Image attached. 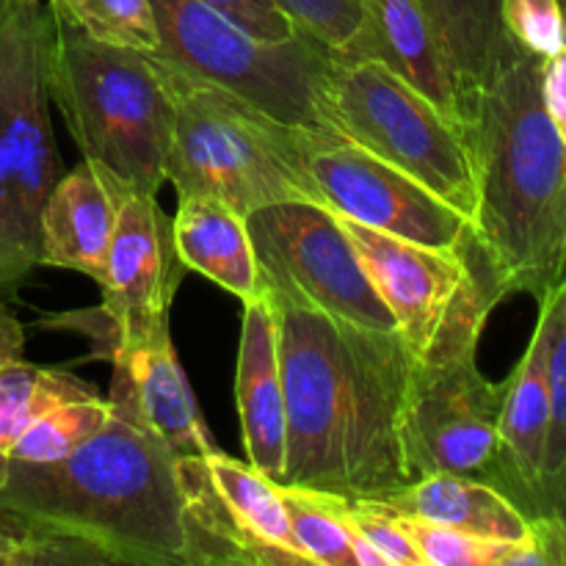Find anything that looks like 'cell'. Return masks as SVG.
Segmentation results:
<instances>
[{"label": "cell", "instance_id": "8d00e7d4", "mask_svg": "<svg viewBox=\"0 0 566 566\" xmlns=\"http://www.w3.org/2000/svg\"><path fill=\"white\" fill-rule=\"evenodd\" d=\"M6 468H9V459L0 453V486H3V481H6Z\"/></svg>", "mask_w": 566, "mask_h": 566}, {"label": "cell", "instance_id": "e0dca14e", "mask_svg": "<svg viewBox=\"0 0 566 566\" xmlns=\"http://www.w3.org/2000/svg\"><path fill=\"white\" fill-rule=\"evenodd\" d=\"M177 199L180 205L171 219V235L182 265L208 276L241 302L258 298L263 282L247 219L210 193H186Z\"/></svg>", "mask_w": 566, "mask_h": 566}, {"label": "cell", "instance_id": "4316f807", "mask_svg": "<svg viewBox=\"0 0 566 566\" xmlns=\"http://www.w3.org/2000/svg\"><path fill=\"white\" fill-rule=\"evenodd\" d=\"M111 418L108 396L75 398L50 407L28 423V429L11 446V462H59L92 440Z\"/></svg>", "mask_w": 566, "mask_h": 566}, {"label": "cell", "instance_id": "9c48e42d", "mask_svg": "<svg viewBox=\"0 0 566 566\" xmlns=\"http://www.w3.org/2000/svg\"><path fill=\"white\" fill-rule=\"evenodd\" d=\"M329 114L337 133L475 219L479 182L464 127L381 61H332Z\"/></svg>", "mask_w": 566, "mask_h": 566}, {"label": "cell", "instance_id": "d6986e66", "mask_svg": "<svg viewBox=\"0 0 566 566\" xmlns=\"http://www.w3.org/2000/svg\"><path fill=\"white\" fill-rule=\"evenodd\" d=\"M547 346L551 329L539 313L534 337L523 359L506 379L501 407V442L509 468L523 486L520 512L531 517L534 512L536 481L545 473L547 434H551V376H547Z\"/></svg>", "mask_w": 566, "mask_h": 566}, {"label": "cell", "instance_id": "44dd1931", "mask_svg": "<svg viewBox=\"0 0 566 566\" xmlns=\"http://www.w3.org/2000/svg\"><path fill=\"white\" fill-rule=\"evenodd\" d=\"M396 512L423 523L448 525L475 536L528 542L531 523L501 490L479 479L451 473L423 475L385 497Z\"/></svg>", "mask_w": 566, "mask_h": 566}, {"label": "cell", "instance_id": "30bf717a", "mask_svg": "<svg viewBox=\"0 0 566 566\" xmlns=\"http://www.w3.org/2000/svg\"><path fill=\"white\" fill-rule=\"evenodd\" d=\"M475 354L479 348L412 363L401 418L409 479L468 475L501 490L520 509L523 486L501 442L506 381L486 379Z\"/></svg>", "mask_w": 566, "mask_h": 566}, {"label": "cell", "instance_id": "5b68a950", "mask_svg": "<svg viewBox=\"0 0 566 566\" xmlns=\"http://www.w3.org/2000/svg\"><path fill=\"white\" fill-rule=\"evenodd\" d=\"M160 66L175 99L166 182L177 197L210 193L243 219L276 202L324 205L298 153V127L271 119L224 88Z\"/></svg>", "mask_w": 566, "mask_h": 566}, {"label": "cell", "instance_id": "f35d334b", "mask_svg": "<svg viewBox=\"0 0 566 566\" xmlns=\"http://www.w3.org/2000/svg\"><path fill=\"white\" fill-rule=\"evenodd\" d=\"M0 3H3V0H0Z\"/></svg>", "mask_w": 566, "mask_h": 566}, {"label": "cell", "instance_id": "ffe728a7", "mask_svg": "<svg viewBox=\"0 0 566 566\" xmlns=\"http://www.w3.org/2000/svg\"><path fill=\"white\" fill-rule=\"evenodd\" d=\"M442 44L468 125L473 99L523 48L503 25V0H420Z\"/></svg>", "mask_w": 566, "mask_h": 566}, {"label": "cell", "instance_id": "6da1fadb", "mask_svg": "<svg viewBox=\"0 0 566 566\" xmlns=\"http://www.w3.org/2000/svg\"><path fill=\"white\" fill-rule=\"evenodd\" d=\"M276 321L287 446L280 484L385 501L409 484L401 418L412 354L263 287Z\"/></svg>", "mask_w": 566, "mask_h": 566}, {"label": "cell", "instance_id": "8fae6325", "mask_svg": "<svg viewBox=\"0 0 566 566\" xmlns=\"http://www.w3.org/2000/svg\"><path fill=\"white\" fill-rule=\"evenodd\" d=\"M247 230L260 282L374 335H401L335 210L276 202L252 210Z\"/></svg>", "mask_w": 566, "mask_h": 566}, {"label": "cell", "instance_id": "484cf974", "mask_svg": "<svg viewBox=\"0 0 566 566\" xmlns=\"http://www.w3.org/2000/svg\"><path fill=\"white\" fill-rule=\"evenodd\" d=\"M105 547L22 509L0 503V566H108Z\"/></svg>", "mask_w": 566, "mask_h": 566}, {"label": "cell", "instance_id": "5bb4252c", "mask_svg": "<svg viewBox=\"0 0 566 566\" xmlns=\"http://www.w3.org/2000/svg\"><path fill=\"white\" fill-rule=\"evenodd\" d=\"M111 365L108 401L158 437L177 459H205L219 451L182 374L169 329L119 348Z\"/></svg>", "mask_w": 566, "mask_h": 566}, {"label": "cell", "instance_id": "d4e9b609", "mask_svg": "<svg viewBox=\"0 0 566 566\" xmlns=\"http://www.w3.org/2000/svg\"><path fill=\"white\" fill-rule=\"evenodd\" d=\"M205 470H208L216 492L224 501V506L230 509L232 517L254 539L265 542L271 547H280V551L296 553L291 536V520H287V509L280 492V481L260 473L254 464L227 457L224 451H216L210 457H205Z\"/></svg>", "mask_w": 566, "mask_h": 566}, {"label": "cell", "instance_id": "7402d4cb", "mask_svg": "<svg viewBox=\"0 0 566 566\" xmlns=\"http://www.w3.org/2000/svg\"><path fill=\"white\" fill-rule=\"evenodd\" d=\"M88 396L99 390L72 370L28 363L25 329L0 293V453L9 457L17 437L50 407Z\"/></svg>", "mask_w": 566, "mask_h": 566}, {"label": "cell", "instance_id": "d590c367", "mask_svg": "<svg viewBox=\"0 0 566 566\" xmlns=\"http://www.w3.org/2000/svg\"><path fill=\"white\" fill-rule=\"evenodd\" d=\"M547 517L564 531L566 536V462L542 473L534 490V512L528 520Z\"/></svg>", "mask_w": 566, "mask_h": 566}, {"label": "cell", "instance_id": "83f0119b", "mask_svg": "<svg viewBox=\"0 0 566 566\" xmlns=\"http://www.w3.org/2000/svg\"><path fill=\"white\" fill-rule=\"evenodd\" d=\"M81 31L114 48L155 53L160 48L153 0H48Z\"/></svg>", "mask_w": 566, "mask_h": 566}, {"label": "cell", "instance_id": "d6a6232c", "mask_svg": "<svg viewBox=\"0 0 566 566\" xmlns=\"http://www.w3.org/2000/svg\"><path fill=\"white\" fill-rule=\"evenodd\" d=\"M501 11L517 48L551 59L566 44V17L558 0H503Z\"/></svg>", "mask_w": 566, "mask_h": 566}, {"label": "cell", "instance_id": "e575fe53", "mask_svg": "<svg viewBox=\"0 0 566 566\" xmlns=\"http://www.w3.org/2000/svg\"><path fill=\"white\" fill-rule=\"evenodd\" d=\"M542 105L551 116L553 127L566 144V44L551 59H542Z\"/></svg>", "mask_w": 566, "mask_h": 566}, {"label": "cell", "instance_id": "836d02e7", "mask_svg": "<svg viewBox=\"0 0 566 566\" xmlns=\"http://www.w3.org/2000/svg\"><path fill=\"white\" fill-rule=\"evenodd\" d=\"M202 3L221 11L235 25L247 28L249 33L260 39L280 42V39H291L298 33V28L293 25V20L282 11L276 0H202Z\"/></svg>", "mask_w": 566, "mask_h": 566}, {"label": "cell", "instance_id": "74e56055", "mask_svg": "<svg viewBox=\"0 0 566 566\" xmlns=\"http://www.w3.org/2000/svg\"><path fill=\"white\" fill-rule=\"evenodd\" d=\"M558 3H562V9H564V17H566V0H558Z\"/></svg>", "mask_w": 566, "mask_h": 566}, {"label": "cell", "instance_id": "277c9868", "mask_svg": "<svg viewBox=\"0 0 566 566\" xmlns=\"http://www.w3.org/2000/svg\"><path fill=\"white\" fill-rule=\"evenodd\" d=\"M50 6L48 83L83 158L130 193L158 197L166 182L175 99L149 53L97 42Z\"/></svg>", "mask_w": 566, "mask_h": 566}, {"label": "cell", "instance_id": "8992f818", "mask_svg": "<svg viewBox=\"0 0 566 566\" xmlns=\"http://www.w3.org/2000/svg\"><path fill=\"white\" fill-rule=\"evenodd\" d=\"M160 48L155 59L180 75L210 83L271 119L298 130L340 136L329 114L335 55L315 39H260L202 0H153Z\"/></svg>", "mask_w": 566, "mask_h": 566}, {"label": "cell", "instance_id": "f546056e", "mask_svg": "<svg viewBox=\"0 0 566 566\" xmlns=\"http://www.w3.org/2000/svg\"><path fill=\"white\" fill-rule=\"evenodd\" d=\"M401 525L423 566H509L514 547L520 545V542L475 536L448 525L423 523L407 514H401Z\"/></svg>", "mask_w": 566, "mask_h": 566}, {"label": "cell", "instance_id": "7a4b0ae2", "mask_svg": "<svg viewBox=\"0 0 566 566\" xmlns=\"http://www.w3.org/2000/svg\"><path fill=\"white\" fill-rule=\"evenodd\" d=\"M542 59L520 50L473 99L475 235L509 293L547 296L566 274V144L542 105Z\"/></svg>", "mask_w": 566, "mask_h": 566}, {"label": "cell", "instance_id": "f1b7e54d", "mask_svg": "<svg viewBox=\"0 0 566 566\" xmlns=\"http://www.w3.org/2000/svg\"><path fill=\"white\" fill-rule=\"evenodd\" d=\"M293 25L337 61H374L359 0H276Z\"/></svg>", "mask_w": 566, "mask_h": 566}, {"label": "cell", "instance_id": "4dcf8cb0", "mask_svg": "<svg viewBox=\"0 0 566 566\" xmlns=\"http://www.w3.org/2000/svg\"><path fill=\"white\" fill-rule=\"evenodd\" d=\"M547 318V376H551V434H547L545 473L566 462V274L539 302Z\"/></svg>", "mask_w": 566, "mask_h": 566}, {"label": "cell", "instance_id": "ba28073f", "mask_svg": "<svg viewBox=\"0 0 566 566\" xmlns=\"http://www.w3.org/2000/svg\"><path fill=\"white\" fill-rule=\"evenodd\" d=\"M340 221L412 359L479 348L486 318L509 296L479 235L462 249H431L343 216Z\"/></svg>", "mask_w": 566, "mask_h": 566}, {"label": "cell", "instance_id": "2e32d148", "mask_svg": "<svg viewBox=\"0 0 566 566\" xmlns=\"http://www.w3.org/2000/svg\"><path fill=\"white\" fill-rule=\"evenodd\" d=\"M235 403L249 464H254L269 479L282 481L287 446L285 385H282L274 310L265 291L252 302H243Z\"/></svg>", "mask_w": 566, "mask_h": 566}, {"label": "cell", "instance_id": "4fadbf2b", "mask_svg": "<svg viewBox=\"0 0 566 566\" xmlns=\"http://www.w3.org/2000/svg\"><path fill=\"white\" fill-rule=\"evenodd\" d=\"M186 271L177 258L171 219L160 210L158 199L127 193L119 205L99 282V307L119 329V348L169 329L171 302Z\"/></svg>", "mask_w": 566, "mask_h": 566}, {"label": "cell", "instance_id": "1f68e13d", "mask_svg": "<svg viewBox=\"0 0 566 566\" xmlns=\"http://www.w3.org/2000/svg\"><path fill=\"white\" fill-rule=\"evenodd\" d=\"M346 517L359 539L379 553L385 566H423L412 539L401 525V512L387 501L346 497Z\"/></svg>", "mask_w": 566, "mask_h": 566}, {"label": "cell", "instance_id": "3957f363", "mask_svg": "<svg viewBox=\"0 0 566 566\" xmlns=\"http://www.w3.org/2000/svg\"><path fill=\"white\" fill-rule=\"evenodd\" d=\"M0 503L97 542L119 564L186 566L180 459L111 403L97 434L59 462H11Z\"/></svg>", "mask_w": 566, "mask_h": 566}, {"label": "cell", "instance_id": "7c38bea8", "mask_svg": "<svg viewBox=\"0 0 566 566\" xmlns=\"http://www.w3.org/2000/svg\"><path fill=\"white\" fill-rule=\"evenodd\" d=\"M298 153L324 205L343 219L431 249H462L475 238L468 216L348 138L298 130Z\"/></svg>", "mask_w": 566, "mask_h": 566}, {"label": "cell", "instance_id": "9a60e30c", "mask_svg": "<svg viewBox=\"0 0 566 566\" xmlns=\"http://www.w3.org/2000/svg\"><path fill=\"white\" fill-rule=\"evenodd\" d=\"M127 193L116 177L86 158L61 175L42 210L39 265L77 271L99 285L119 205Z\"/></svg>", "mask_w": 566, "mask_h": 566}, {"label": "cell", "instance_id": "cb8c5ba5", "mask_svg": "<svg viewBox=\"0 0 566 566\" xmlns=\"http://www.w3.org/2000/svg\"><path fill=\"white\" fill-rule=\"evenodd\" d=\"M291 520L293 547L307 564L385 566L379 553L365 545L346 517V497L307 486L280 484Z\"/></svg>", "mask_w": 566, "mask_h": 566}, {"label": "cell", "instance_id": "ac0fdd59", "mask_svg": "<svg viewBox=\"0 0 566 566\" xmlns=\"http://www.w3.org/2000/svg\"><path fill=\"white\" fill-rule=\"evenodd\" d=\"M368 25L374 61L423 92L453 125L464 127L457 83L448 66L434 25L420 0H359Z\"/></svg>", "mask_w": 566, "mask_h": 566}, {"label": "cell", "instance_id": "52a82bcc", "mask_svg": "<svg viewBox=\"0 0 566 566\" xmlns=\"http://www.w3.org/2000/svg\"><path fill=\"white\" fill-rule=\"evenodd\" d=\"M48 0L0 3V293L39 265L42 210L61 177L50 127Z\"/></svg>", "mask_w": 566, "mask_h": 566}, {"label": "cell", "instance_id": "603a6c76", "mask_svg": "<svg viewBox=\"0 0 566 566\" xmlns=\"http://www.w3.org/2000/svg\"><path fill=\"white\" fill-rule=\"evenodd\" d=\"M180 481L186 495V566H307L296 553L254 539L232 517L205 470V459H180Z\"/></svg>", "mask_w": 566, "mask_h": 566}]
</instances>
